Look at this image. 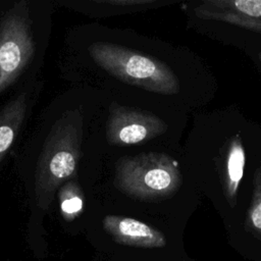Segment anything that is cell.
<instances>
[{"label": "cell", "mask_w": 261, "mask_h": 261, "mask_svg": "<svg viewBox=\"0 0 261 261\" xmlns=\"http://www.w3.org/2000/svg\"><path fill=\"white\" fill-rule=\"evenodd\" d=\"M222 152L219 169L221 185L226 202L233 208L246 164V153L241 136L239 134L232 136L223 146Z\"/></svg>", "instance_id": "obj_8"}, {"label": "cell", "mask_w": 261, "mask_h": 261, "mask_svg": "<svg viewBox=\"0 0 261 261\" xmlns=\"http://www.w3.org/2000/svg\"><path fill=\"white\" fill-rule=\"evenodd\" d=\"M100 4H108L115 6H140V5H148L152 4L153 0H100L96 1Z\"/></svg>", "instance_id": "obj_12"}, {"label": "cell", "mask_w": 261, "mask_h": 261, "mask_svg": "<svg viewBox=\"0 0 261 261\" xmlns=\"http://www.w3.org/2000/svg\"><path fill=\"white\" fill-rule=\"evenodd\" d=\"M25 2L16 3L0 20V93L21 73L35 51Z\"/></svg>", "instance_id": "obj_4"}, {"label": "cell", "mask_w": 261, "mask_h": 261, "mask_svg": "<svg viewBox=\"0 0 261 261\" xmlns=\"http://www.w3.org/2000/svg\"><path fill=\"white\" fill-rule=\"evenodd\" d=\"M178 162L168 154L149 152L120 158L114 185L123 194L145 201L172 197L181 187Z\"/></svg>", "instance_id": "obj_1"}, {"label": "cell", "mask_w": 261, "mask_h": 261, "mask_svg": "<svg viewBox=\"0 0 261 261\" xmlns=\"http://www.w3.org/2000/svg\"><path fill=\"white\" fill-rule=\"evenodd\" d=\"M28 95L21 93L0 109V162L14 142L24 120Z\"/></svg>", "instance_id": "obj_9"}, {"label": "cell", "mask_w": 261, "mask_h": 261, "mask_svg": "<svg viewBox=\"0 0 261 261\" xmlns=\"http://www.w3.org/2000/svg\"><path fill=\"white\" fill-rule=\"evenodd\" d=\"M93 60L116 79L145 90L174 95L179 92V82L164 62L120 45L97 42L90 46Z\"/></svg>", "instance_id": "obj_3"}, {"label": "cell", "mask_w": 261, "mask_h": 261, "mask_svg": "<svg viewBox=\"0 0 261 261\" xmlns=\"http://www.w3.org/2000/svg\"><path fill=\"white\" fill-rule=\"evenodd\" d=\"M197 17L227 22L261 34V0H204L196 4Z\"/></svg>", "instance_id": "obj_6"}, {"label": "cell", "mask_w": 261, "mask_h": 261, "mask_svg": "<svg viewBox=\"0 0 261 261\" xmlns=\"http://www.w3.org/2000/svg\"><path fill=\"white\" fill-rule=\"evenodd\" d=\"M104 230L118 244L138 248H162L165 236L153 226L138 219L107 215L103 219Z\"/></svg>", "instance_id": "obj_7"}, {"label": "cell", "mask_w": 261, "mask_h": 261, "mask_svg": "<svg viewBox=\"0 0 261 261\" xmlns=\"http://www.w3.org/2000/svg\"><path fill=\"white\" fill-rule=\"evenodd\" d=\"M251 202L245 220L246 229L261 241V161L254 174Z\"/></svg>", "instance_id": "obj_11"}, {"label": "cell", "mask_w": 261, "mask_h": 261, "mask_svg": "<svg viewBox=\"0 0 261 261\" xmlns=\"http://www.w3.org/2000/svg\"><path fill=\"white\" fill-rule=\"evenodd\" d=\"M82 136L81 119L69 115L58 120L50 132L36 169V197L47 210L59 186L74 174Z\"/></svg>", "instance_id": "obj_2"}, {"label": "cell", "mask_w": 261, "mask_h": 261, "mask_svg": "<svg viewBox=\"0 0 261 261\" xmlns=\"http://www.w3.org/2000/svg\"><path fill=\"white\" fill-rule=\"evenodd\" d=\"M167 124L153 113L113 103L106 124L111 145H132L151 140L165 133Z\"/></svg>", "instance_id": "obj_5"}, {"label": "cell", "mask_w": 261, "mask_h": 261, "mask_svg": "<svg viewBox=\"0 0 261 261\" xmlns=\"http://www.w3.org/2000/svg\"><path fill=\"white\" fill-rule=\"evenodd\" d=\"M59 205L63 218L71 221L76 218L84 208V197L80 187L73 181H67L59 190Z\"/></svg>", "instance_id": "obj_10"}]
</instances>
